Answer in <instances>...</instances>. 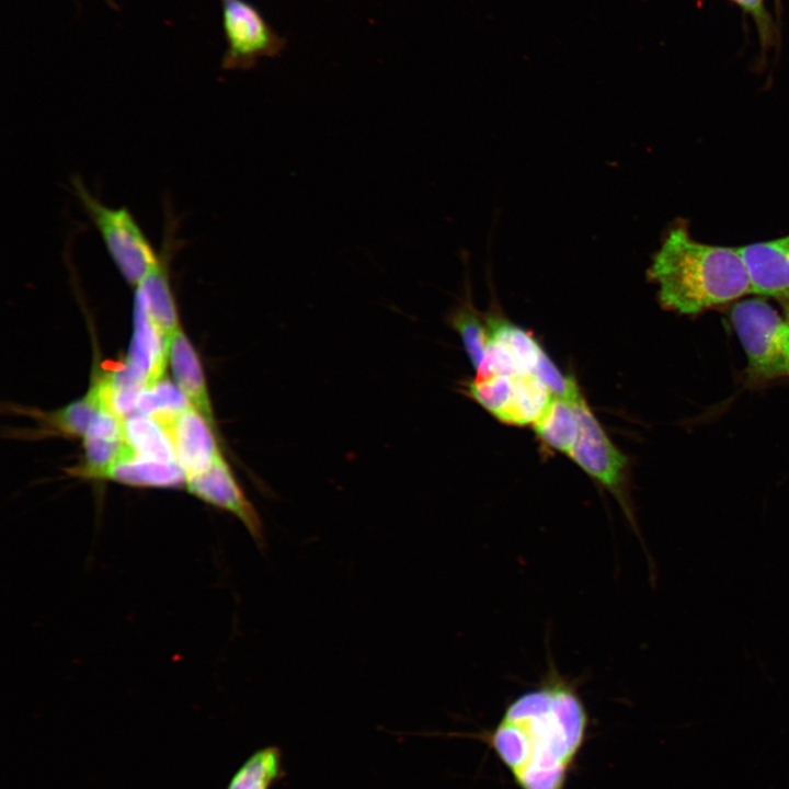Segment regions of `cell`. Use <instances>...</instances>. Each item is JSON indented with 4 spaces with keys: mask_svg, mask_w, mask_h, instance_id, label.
<instances>
[{
    "mask_svg": "<svg viewBox=\"0 0 789 789\" xmlns=\"http://www.w3.org/2000/svg\"><path fill=\"white\" fill-rule=\"evenodd\" d=\"M531 375L537 377L553 397L570 401L580 390L576 380L572 376L564 375L545 351L539 355Z\"/></svg>",
    "mask_w": 789,
    "mask_h": 789,
    "instance_id": "22",
    "label": "cell"
},
{
    "mask_svg": "<svg viewBox=\"0 0 789 789\" xmlns=\"http://www.w3.org/2000/svg\"><path fill=\"white\" fill-rule=\"evenodd\" d=\"M279 746L260 747L233 773L226 789H272L287 775Z\"/></svg>",
    "mask_w": 789,
    "mask_h": 789,
    "instance_id": "14",
    "label": "cell"
},
{
    "mask_svg": "<svg viewBox=\"0 0 789 789\" xmlns=\"http://www.w3.org/2000/svg\"><path fill=\"white\" fill-rule=\"evenodd\" d=\"M476 370V379H487L494 376L513 377L515 375H519L512 353L503 344L490 339L488 341L484 357Z\"/></svg>",
    "mask_w": 789,
    "mask_h": 789,
    "instance_id": "23",
    "label": "cell"
},
{
    "mask_svg": "<svg viewBox=\"0 0 789 789\" xmlns=\"http://www.w3.org/2000/svg\"><path fill=\"white\" fill-rule=\"evenodd\" d=\"M190 405V401L178 385L163 377L141 391L137 400L136 413L150 416L167 428Z\"/></svg>",
    "mask_w": 789,
    "mask_h": 789,
    "instance_id": "17",
    "label": "cell"
},
{
    "mask_svg": "<svg viewBox=\"0 0 789 789\" xmlns=\"http://www.w3.org/2000/svg\"><path fill=\"white\" fill-rule=\"evenodd\" d=\"M730 318L755 375L763 378L789 375L784 348L785 317L765 300L752 298L736 302Z\"/></svg>",
    "mask_w": 789,
    "mask_h": 789,
    "instance_id": "4",
    "label": "cell"
},
{
    "mask_svg": "<svg viewBox=\"0 0 789 789\" xmlns=\"http://www.w3.org/2000/svg\"><path fill=\"white\" fill-rule=\"evenodd\" d=\"M552 399L550 390L534 375H515L508 401L496 419L512 425L535 424Z\"/></svg>",
    "mask_w": 789,
    "mask_h": 789,
    "instance_id": "13",
    "label": "cell"
},
{
    "mask_svg": "<svg viewBox=\"0 0 789 789\" xmlns=\"http://www.w3.org/2000/svg\"><path fill=\"white\" fill-rule=\"evenodd\" d=\"M101 405L102 391L100 380L95 379V382L82 398L47 414L46 422L52 428L57 430L61 434L84 437Z\"/></svg>",
    "mask_w": 789,
    "mask_h": 789,
    "instance_id": "19",
    "label": "cell"
},
{
    "mask_svg": "<svg viewBox=\"0 0 789 789\" xmlns=\"http://www.w3.org/2000/svg\"><path fill=\"white\" fill-rule=\"evenodd\" d=\"M449 324L459 334L468 358L477 369L482 362L489 341L488 331L474 309L462 302L449 315Z\"/></svg>",
    "mask_w": 789,
    "mask_h": 789,
    "instance_id": "20",
    "label": "cell"
},
{
    "mask_svg": "<svg viewBox=\"0 0 789 789\" xmlns=\"http://www.w3.org/2000/svg\"><path fill=\"white\" fill-rule=\"evenodd\" d=\"M169 362L175 384L217 432L211 403L199 358L188 339L179 329L169 345Z\"/></svg>",
    "mask_w": 789,
    "mask_h": 789,
    "instance_id": "11",
    "label": "cell"
},
{
    "mask_svg": "<svg viewBox=\"0 0 789 789\" xmlns=\"http://www.w3.org/2000/svg\"><path fill=\"white\" fill-rule=\"evenodd\" d=\"M590 718L578 684L554 665L513 699L480 737L518 789H564L586 741Z\"/></svg>",
    "mask_w": 789,
    "mask_h": 789,
    "instance_id": "1",
    "label": "cell"
},
{
    "mask_svg": "<svg viewBox=\"0 0 789 789\" xmlns=\"http://www.w3.org/2000/svg\"><path fill=\"white\" fill-rule=\"evenodd\" d=\"M221 24L227 48L225 70H250L263 57H277L286 38L274 31L256 5L248 0H220Z\"/></svg>",
    "mask_w": 789,
    "mask_h": 789,
    "instance_id": "6",
    "label": "cell"
},
{
    "mask_svg": "<svg viewBox=\"0 0 789 789\" xmlns=\"http://www.w3.org/2000/svg\"><path fill=\"white\" fill-rule=\"evenodd\" d=\"M664 307L683 315L733 301L751 291L740 248L695 240L684 222L671 227L649 268Z\"/></svg>",
    "mask_w": 789,
    "mask_h": 789,
    "instance_id": "2",
    "label": "cell"
},
{
    "mask_svg": "<svg viewBox=\"0 0 789 789\" xmlns=\"http://www.w3.org/2000/svg\"><path fill=\"white\" fill-rule=\"evenodd\" d=\"M784 310H785V320L787 323L786 329V335H785V342H784V348H785V355L789 367V295L780 298Z\"/></svg>",
    "mask_w": 789,
    "mask_h": 789,
    "instance_id": "25",
    "label": "cell"
},
{
    "mask_svg": "<svg viewBox=\"0 0 789 789\" xmlns=\"http://www.w3.org/2000/svg\"><path fill=\"white\" fill-rule=\"evenodd\" d=\"M570 402L578 416L579 434L569 456L585 473L615 496L629 522L634 525L626 492V456L610 441L581 390Z\"/></svg>",
    "mask_w": 789,
    "mask_h": 789,
    "instance_id": "5",
    "label": "cell"
},
{
    "mask_svg": "<svg viewBox=\"0 0 789 789\" xmlns=\"http://www.w3.org/2000/svg\"><path fill=\"white\" fill-rule=\"evenodd\" d=\"M534 430L546 446L570 455L579 434L573 404L567 399L553 397L545 414L534 424Z\"/></svg>",
    "mask_w": 789,
    "mask_h": 789,
    "instance_id": "15",
    "label": "cell"
},
{
    "mask_svg": "<svg viewBox=\"0 0 789 789\" xmlns=\"http://www.w3.org/2000/svg\"><path fill=\"white\" fill-rule=\"evenodd\" d=\"M147 379V387L164 377L169 345L151 322L141 296H134V334L125 359Z\"/></svg>",
    "mask_w": 789,
    "mask_h": 789,
    "instance_id": "10",
    "label": "cell"
},
{
    "mask_svg": "<svg viewBox=\"0 0 789 789\" xmlns=\"http://www.w3.org/2000/svg\"><path fill=\"white\" fill-rule=\"evenodd\" d=\"M745 11L752 13L761 25L765 26L767 16L763 7V0H733Z\"/></svg>",
    "mask_w": 789,
    "mask_h": 789,
    "instance_id": "24",
    "label": "cell"
},
{
    "mask_svg": "<svg viewBox=\"0 0 789 789\" xmlns=\"http://www.w3.org/2000/svg\"><path fill=\"white\" fill-rule=\"evenodd\" d=\"M164 431L186 482L208 469L220 454L216 431L193 405L182 411Z\"/></svg>",
    "mask_w": 789,
    "mask_h": 789,
    "instance_id": "8",
    "label": "cell"
},
{
    "mask_svg": "<svg viewBox=\"0 0 789 789\" xmlns=\"http://www.w3.org/2000/svg\"><path fill=\"white\" fill-rule=\"evenodd\" d=\"M185 489L205 503L233 515L245 527L255 545L261 549L265 548L262 518L237 482L221 453L208 469L188 479Z\"/></svg>",
    "mask_w": 789,
    "mask_h": 789,
    "instance_id": "7",
    "label": "cell"
},
{
    "mask_svg": "<svg viewBox=\"0 0 789 789\" xmlns=\"http://www.w3.org/2000/svg\"><path fill=\"white\" fill-rule=\"evenodd\" d=\"M490 340L503 344L514 356L519 375L531 374L544 351L534 335L501 318L488 319Z\"/></svg>",
    "mask_w": 789,
    "mask_h": 789,
    "instance_id": "18",
    "label": "cell"
},
{
    "mask_svg": "<svg viewBox=\"0 0 789 789\" xmlns=\"http://www.w3.org/2000/svg\"><path fill=\"white\" fill-rule=\"evenodd\" d=\"M751 291L782 298L789 295V235L740 248Z\"/></svg>",
    "mask_w": 789,
    "mask_h": 789,
    "instance_id": "9",
    "label": "cell"
},
{
    "mask_svg": "<svg viewBox=\"0 0 789 789\" xmlns=\"http://www.w3.org/2000/svg\"><path fill=\"white\" fill-rule=\"evenodd\" d=\"M75 196L99 232L107 254L129 284L137 286L157 264V252L126 207H110L95 197L79 176L71 178Z\"/></svg>",
    "mask_w": 789,
    "mask_h": 789,
    "instance_id": "3",
    "label": "cell"
},
{
    "mask_svg": "<svg viewBox=\"0 0 789 789\" xmlns=\"http://www.w3.org/2000/svg\"><path fill=\"white\" fill-rule=\"evenodd\" d=\"M103 480L133 487L186 488V474L176 460L150 459L134 453L114 465Z\"/></svg>",
    "mask_w": 789,
    "mask_h": 789,
    "instance_id": "12",
    "label": "cell"
},
{
    "mask_svg": "<svg viewBox=\"0 0 789 789\" xmlns=\"http://www.w3.org/2000/svg\"><path fill=\"white\" fill-rule=\"evenodd\" d=\"M512 377L494 376L487 379H473L466 385V393L495 418L508 401Z\"/></svg>",
    "mask_w": 789,
    "mask_h": 789,
    "instance_id": "21",
    "label": "cell"
},
{
    "mask_svg": "<svg viewBox=\"0 0 789 789\" xmlns=\"http://www.w3.org/2000/svg\"><path fill=\"white\" fill-rule=\"evenodd\" d=\"M125 436L137 456L172 461L176 460L172 443L164 428L152 418L133 413L125 419Z\"/></svg>",
    "mask_w": 789,
    "mask_h": 789,
    "instance_id": "16",
    "label": "cell"
}]
</instances>
